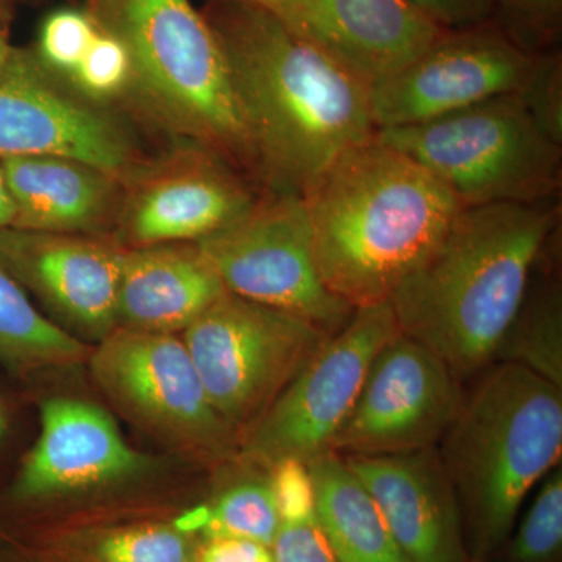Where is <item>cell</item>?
<instances>
[{
    "instance_id": "cell-11",
    "label": "cell",
    "mask_w": 562,
    "mask_h": 562,
    "mask_svg": "<svg viewBox=\"0 0 562 562\" xmlns=\"http://www.w3.org/2000/svg\"><path fill=\"white\" fill-rule=\"evenodd\" d=\"M198 244L233 295L294 314L328 335L355 312L321 279L302 195L262 191L244 216Z\"/></svg>"
},
{
    "instance_id": "cell-8",
    "label": "cell",
    "mask_w": 562,
    "mask_h": 562,
    "mask_svg": "<svg viewBox=\"0 0 562 562\" xmlns=\"http://www.w3.org/2000/svg\"><path fill=\"white\" fill-rule=\"evenodd\" d=\"M85 368L122 419L190 468L220 472L238 458V432L211 403L180 335L114 328Z\"/></svg>"
},
{
    "instance_id": "cell-2",
    "label": "cell",
    "mask_w": 562,
    "mask_h": 562,
    "mask_svg": "<svg viewBox=\"0 0 562 562\" xmlns=\"http://www.w3.org/2000/svg\"><path fill=\"white\" fill-rule=\"evenodd\" d=\"M302 198L321 279L353 310L390 302L464 209L376 135L339 155Z\"/></svg>"
},
{
    "instance_id": "cell-1",
    "label": "cell",
    "mask_w": 562,
    "mask_h": 562,
    "mask_svg": "<svg viewBox=\"0 0 562 562\" xmlns=\"http://www.w3.org/2000/svg\"><path fill=\"white\" fill-rule=\"evenodd\" d=\"M261 168L262 191L305 194L344 151L371 139L369 87L255 0H210Z\"/></svg>"
},
{
    "instance_id": "cell-22",
    "label": "cell",
    "mask_w": 562,
    "mask_h": 562,
    "mask_svg": "<svg viewBox=\"0 0 562 562\" xmlns=\"http://www.w3.org/2000/svg\"><path fill=\"white\" fill-rule=\"evenodd\" d=\"M316 517L336 562H408L379 505L338 453L308 462Z\"/></svg>"
},
{
    "instance_id": "cell-25",
    "label": "cell",
    "mask_w": 562,
    "mask_h": 562,
    "mask_svg": "<svg viewBox=\"0 0 562 562\" xmlns=\"http://www.w3.org/2000/svg\"><path fill=\"white\" fill-rule=\"evenodd\" d=\"M538 373L562 387V297L560 286L547 284L527 297L498 347L497 357Z\"/></svg>"
},
{
    "instance_id": "cell-3",
    "label": "cell",
    "mask_w": 562,
    "mask_h": 562,
    "mask_svg": "<svg viewBox=\"0 0 562 562\" xmlns=\"http://www.w3.org/2000/svg\"><path fill=\"white\" fill-rule=\"evenodd\" d=\"M554 225L557 213L543 203L462 209L387 302L398 331L458 380L482 371L522 308Z\"/></svg>"
},
{
    "instance_id": "cell-6",
    "label": "cell",
    "mask_w": 562,
    "mask_h": 562,
    "mask_svg": "<svg viewBox=\"0 0 562 562\" xmlns=\"http://www.w3.org/2000/svg\"><path fill=\"white\" fill-rule=\"evenodd\" d=\"M92 20L124 44L131 94L183 146L216 155L262 191L260 160L220 40L191 0H90Z\"/></svg>"
},
{
    "instance_id": "cell-35",
    "label": "cell",
    "mask_w": 562,
    "mask_h": 562,
    "mask_svg": "<svg viewBox=\"0 0 562 562\" xmlns=\"http://www.w3.org/2000/svg\"><path fill=\"white\" fill-rule=\"evenodd\" d=\"M14 220V205L11 199L5 177L0 169V228L11 227Z\"/></svg>"
},
{
    "instance_id": "cell-13",
    "label": "cell",
    "mask_w": 562,
    "mask_h": 562,
    "mask_svg": "<svg viewBox=\"0 0 562 562\" xmlns=\"http://www.w3.org/2000/svg\"><path fill=\"white\" fill-rule=\"evenodd\" d=\"M462 401L452 369L397 331L373 358L331 452L392 457L430 449L449 430Z\"/></svg>"
},
{
    "instance_id": "cell-19",
    "label": "cell",
    "mask_w": 562,
    "mask_h": 562,
    "mask_svg": "<svg viewBox=\"0 0 562 562\" xmlns=\"http://www.w3.org/2000/svg\"><path fill=\"white\" fill-rule=\"evenodd\" d=\"M190 503L92 514L0 538L40 562H194L199 539L179 524Z\"/></svg>"
},
{
    "instance_id": "cell-32",
    "label": "cell",
    "mask_w": 562,
    "mask_h": 562,
    "mask_svg": "<svg viewBox=\"0 0 562 562\" xmlns=\"http://www.w3.org/2000/svg\"><path fill=\"white\" fill-rule=\"evenodd\" d=\"M272 552L276 562H336L317 517L281 522Z\"/></svg>"
},
{
    "instance_id": "cell-26",
    "label": "cell",
    "mask_w": 562,
    "mask_h": 562,
    "mask_svg": "<svg viewBox=\"0 0 562 562\" xmlns=\"http://www.w3.org/2000/svg\"><path fill=\"white\" fill-rule=\"evenodd\" d=\"M536 494L516 532L501 552L505 562H561L562 471L554 468Z\"/></svg>"
},
{
    "instance_id": "cell-33",
    "label": "cell",
    "mask_w": 562,
    "mask_h": 562,
    "mask_svg": "<svg viewBox=\"0 0 562 562\" xmlns=\"http://www.w3.org/2000/svg\"><path fill=\"white\" fill-rule=\"evenodd\" d=\"M441 29L472 27L492 20L494 0H409Z\"/></svg>"
},
{
    "instance_id": "cell-5",
    "label": "cell",
    "mask_w": 562,
    "mask_h": 562,
    "mask_svg": "<svg viewBox=\"0 0 562 562\" xmlns=\"http://www.w3.org/2000/svg\"><path fill=\"white\" fill-rule=\"evenodd\" d=\"M471 561L490 562L562 453V387L514 362L492 368L442 436Z\"/></svg>"
},
{
    "instance_id": "cell-36",
    "label": "cell",
    "mask_w": 562,
    "mask_h": 562,
    "mask_svg": "<svg viewBox=\"0 0 562 562\" xmlns=\"http://www.w3.org/2000/svg\"><path fill=\"white\" fill-rule=\"evenodd\" d=\"M0 562H40L16 543L0 538Z\"/></svg>"
},
{
    "instance_id": "cell-40",
    "label": "cell",
    "mask_w": 562,
    "mask_h": 562,
    "mask_svg": "<svg viewBox=\"0 0 562 562\" xmlns=\"http://www.w3.org/2000/svg\"><path fill=\"white\" fill-rule=\"evenodd\" d=\"M255 2L262 3V5H271V3L280 2V0H255Z\"/></svg>"
},
{
    "instance_id": "cell-15",
    "label": "cell",
    "mask_w": 562,
    "mask_h": 562,
    "mask_svg": "<svg viewBox=\"0 0 562 562\" xmlns=\"http://www.w3.org/2000/svg\"><path fill=\"white\" fill-rule=\"evenodd\" d=\"M125 250L114 236L0 228V265L44 316L90 347L116 328Z\"/></svg>"
},
{
    "instance_id": "cell-27",
    "label": "cell",
    "mask_w": 562,
    "mask_h": 562,
    "mask_svg": "<svg viewBox=\"0 0 562 562\" xmlns=\"http://www.w3.org/2000/svg\"><path fill=\"white\" fill-rule=\"evenodd\" d=\"M492 21L531 55L558 49L562 36V0H494Z\"/></svg>"
},
{
    "instance_id": "cell-23",
    "label": "cell",
    "mask_w": 562,
    "mask_h": 562,
    "mask_svg": "<svg viewBox=\"0 0 562 562\" xmlns=\"http://www.w3.org/2000/svg\"><path fill=\"white\" fill-rule=\"evenodd\" d=\"M91 347L41 313L31 295L0 265V364L21 379L85 366Z\"/></svg>"
},
{
    "instance_id": "cell-10",
    "label": "cell",
    "mask_w": 562,
    "mask_h": 562,
    "mask_svg": "<svg viewBox=\"0 0 562 562\" xmlns=\"http://www.w3.org/2000/svg\"><path fill=\"white\" fill-rule=\"evenodd\" d=\"M397 331L390 303L355 310L244 432L235 462L269 472L283 460L308 464L331 452L373 358Z\"/></svg>"
},
{
    "instance_id": "cell-20",
    "label": "cell",
    "mask_w": 562,
    "mask_h": 562,
    "mask_svg": "<svg viewBox=\"0 0 562 562\" xmlns=\"http://www.w3.org/2000/svg\"><path fill=\"white\" fill-rule=\"evenodd\" d=\"M227 294L198 243L125 250L116 297V328L181 335Z\"/></svg>"
},
{
    "instance_id": "cell-24",
    "label": "cell",
    "mask_w": 562,
    "mask_h": 562,
    "mask_svg": "<svg viewBox=\"0 0 562 562\" xmlns=\"http://www.w3.org/2000/svg\"><path fill=\"white\" fill-rule=\"evenodd\" d=\"M236 465L241 476L217 483L202 498L206 522L201 539L239 538L272 547L281 520L269 472Z\"/></svg>"
},
{
    "instance_id": "cell-34",
    "label": "cell",
    "mask_w": 562,
    "mask_h": 562,
    "mask_svg": "<svg viewBox=\"0 0 562 562\" xmlns=\"http://www.w3.org/2000/svg\"><path fill=\"white\" fill-rule=\"evenodd\" d=\"M194 562H276L272 547L239 538L199 539Z\"/></svg>"
},
{
    "instance_id": "cell-38",
    "label": "cell",
    "mask_w": 562,
    "mask_h": 562,
    "mask_svg": "<svg viewBox=\"0 0 562 562\" xmlns=\"http://www.w3.org/2000/svg\"><path fill=\"white\" fill-rule=\"evenodd\" d=\"M11 52H13V47L7 43L5 35H3L2 29H0V69H2L3 66L7 65V61H9Z\"/></svg>"
},
{
    "instance_id": "cell-16",
    "label": "cell",
    "mask_w": 562,
    "mask_h": 562,
    "mask_svg": "<svg viewBox=\"0 0 562 562\" xmlns=\"http://www.w3.org/2000/svg\"><path fill=\"white\" fill-rule=\"evenodd\" d=\"M261 192L216 155L183 146L125 183L114 239L125 249L199 243L244 216Z\"/></svg>"
},
{
    "instance_id": "cell-28",
    "label": "cell",
    "mask_w": 562,
    "mask_h": 562,
    "mask_svg": "<svg viewBox=\"0 0 562 562\" xmlns=\"http://www.w3.org/2000/svg\"><path fill=\"white\" fill-rule=\"evenodd\" d=\"M99 27L88 11H54L41 25L36 57L49 72L68 79L83 60Z\"/></svg>"
},
{
    "instance_id": "cell-31",
    "label": "cell",
    "mask_w": 562,
    "mask_h": 562,
    "mask_svg": "<svg viewBox=\"0 0 562 562\" xmlns=\"http://www.w3.org/2000/svg\"><path fill=\"white\" fill-rule=\"evenodd\" d=\"M277 508L281 522L316 517V497L308 464L297 460H283L269 469Z\"/></svg>"
},
{
    "instance_id": "cell-39",
    "label": "cell",
    "mask_w": 562,
    "mask_h": 562,
    "mask_svg": "<svg viewBox=\"0 0 562 562\" xmlns=\"http://www.w3.org/2000/svg\"><path fill=\"white\" fill-rule=\"evenodd\" d=\"M7 22H9V5L7 0H0V29H5Z\"/></svg>"
},
{
    "instance_id": "cell-29",
    "label": "cell",
    "mask_w": 562,
    "mask_h": 562,
    "mask_svg": "<svg viewBox=\"0 0 562 562\" xmlns=\"http://www.w3.org/2000/svg\"><path fill=\"white\" fill-rule=\"evenodd\" d=\"M88 101H109L131 91L132 65L120 40L99 29L90 49L68 77Z\"/></svg>"
},
{
    "instance_id": "cell-17",
    "label": "cell",
    "mask_w": 562,
    "mask_h": 562,
    "mask_svg": "<svg viewBox=\"0 0 562 562\" xmlns=\"http://www.w3.org/2000/svg\"><path fill=\"white\" fill-rule=\"evenodd\" d=\"M265 7L369 88L408 65L443 31L409 0H280Z\"/></svg>"
},
{
    "instance_id": "cell-41",
    "label": "cell",
    "mask_w": 562,
    "mask_h": 562,
    "mask_svg": "<svg viewBox=\"0 0 562 562\" xmlns=\"http://www.w3.org/2000/svg\"><path fill=\"white\" fill-rule=\"evenodd\" d=\"M471 562H479V561H471Z\"/></svg>"
},
{
    "instance_id": "cell-4",
    "label": "cell",
    "mask_w": 562,
    "mask_h": 562,
    "mask_svg": "<svg viewBox=\"0 0 562 562\" xmlns=\"http://www.w3.org/2000/svg\"><path fill=\"white\" fill-rule=\"evenodd\" d=\"M40 432L0 491V536L92 514L195 501L190 465L140 452L101 403L74 392L38 398Z\"/></svg>"
},
{
    "instance_id": "cell-9",
    "label": "cell",
    "mask_w": 562,
    "mask_h": 562,
    "mask_svg": "<svg viewBox=\"0 0 562 562\" xmlns=\"http://www.w3.org/2000/svg\"><path fill=\"white\" fill-rule=\"evenodd\" d=\"M180 336L211 403L241 439L331 335L227 292Z\"/></svg>"
},
{
    "instance_id": "cell-12",
    "label": "cell",
    "mask_w": 562,
    "mask_h": 562,
    "mask_svg": "<svg viewBox=\"0 0 562 562\" xmlns=\"http://www.w3.org/2000/svg\"><path fill=\"white\" fill-rule=\"evenodd\" d=\"M535 60L492 20L443 29L408 65L369 88L375 131L424 124L517 94Z\"/></svg>"
},
{
    "instance_id": "cell-18",
    "label": "cell",
    "mask_w": 562,
    "mask_h": 562,
    "mask_svg": "<svg viewBox=\"0 0 562 562\" xmlns=\"http://www.w3.org/2000/svg\"><path fill=\"white\" fill-rule=\"evenodd\" d=\"M342 460L371 492L408 562H471L457 492L436 447Z\"/></svg>"
},
{
    "instance_id": "cell-21",
    "label": "cell",
    "mask_w": 562,
    "mask_h": 562,
    "mask_svg": "<svg viewBox=\"0 0 562 562\" xmlns=\"http://www.w3.org/2000/svg\"><path fill=\"white\" fill-rule=\"evenodd\" d=\"M0 169L13 199L11 227L98 236L116 227L125 188L117 177L63 157L3 158Z\"/></svg>"
},
{
    "instance_id": "cell-14",
    "label": "cell",
    "mask_w": 562,
    "mask_h": 562,
    "mask_svg": "<svg viewBox=\"0 0 562 562\" xmlns=\"http://www.w3.org/2000/svg\"><path fill=\"white\" fill-rule=\"evenodd\" d=\"M54 83L35 54L11 52L0 69V160L70 158L127 183L146 166L128 133L106 111Z\"/></svg>"
},
{
    "instance_id": "cell-7",
    "label": "cell",
    "mask_w": 562,
    "mask_h": 562,
    "mask_svg": "<svg viewBox=\"0 0 562 562\" xmlns=\"http://www.w3.org/2000/svg\"><path fill=\"white\" fill-rule=\"evenodd\" d=\"M375 135L419 162L464 209L539 205L561 188L562 144L547 135L517 94Z\"/></svg>"
},
{
    "instance_id": "cell-37",
    "label": "cell",
    "mask_w": 562,
    "mask_h": 562,
    "mask_svg": "<svg viewBox=\"0 0 562 562\" xmlns=\"http://www.w3.org/2000/svg\"><path fill=\"white\" fill-rule=\"evenodd\" d=\"M11 431V419L10 412L7 408L5 402L0 397V449L5 446V442L9 441Z\"/></svg>"
},
{
    "instance_id": "cell-30",
    "label": "cell",
    "mask_w": 562,
    "mask_h": 562,
    "mask_svg": "<svg viewBox=\"0 0 562 562\" xmlns=\"http://www.w3.org/2000/svg\"><path fill=\"white\" fill-rule=\"evenodd\" d=\"M517 95L547 135L562 144V57L560 49L536 55L535 65Z\"/></svg>"
}]
</instances>
